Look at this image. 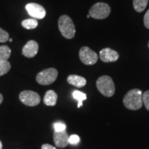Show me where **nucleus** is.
<instances>
[{
  "label": "nucleus",
  "mask_w": 149,
  "mask_h": 149,
  "mask_svg": "<svg viewBox=\"0 0 149 149\" xmlns=\"http://www.w3.org/2000/svg\"><path fill=\"white\" fill-rule=\"evenodd\" d=\"M123 103L126 109L131 111H137L142 107V92L138 88L130 90L124 95Z\"/></svg>",
  "instance_id": "nucleus-1"
},
{
  "label": "nucleus",
  "mask_w": 149,
  "mask_h": 149,
  "mask_svg": "<svg viewBox=\"0 0 149 149\" xmlns=\"http://www.w3.org/2000/svg\"><path fill=\"white\" fill-rule=\"evenodd\" d=\"M58 27L61 34L65 38L72 39L75 35V26L71 19L68 15L61 16L58 20Z\"/></svg>",
  "instance_id": "nucleus-2"
},
{
  "label": "nucleus",
  "mask_w": 149,
  "mask_h": 149,
  "mask_svg": "<svg viewBox=\"0 0 149 149\" xmlns=\"http://www.w3.org/2000/svg\"><path fill=\"white\" fill-rule=\"evenodd\" d=\"M97 88L104 96L112 97L115 94V86L113 79L108 75H103L100 77L97 80Z\"/></svg>",
  "instance_id": "nucleus-3"
},
{
  "label": "nucleus",
  "mask_w": 149,
  "mask_h": 149,
  "mask_svg": "<svg viewBox=\"0 0 149 149\" xmlns=\"http://www.w3.org/2000/svg\"><path fill=\"white\" fill-rule=\"evenodd\" d=\"M111 13V7L108 3L99 2L94 4L89 10V15L96 19L107 18Z\"/></svg>",
  "instance_id": "nucleus-4"
},
{
  "label": "nucleus",
  "mask_w": 149,
  "mask_h": 149,
  "mask_svg": "<svg viewBox=\"0 0 149 149\" xmlns=\"http://www.w3.org/2000/svg\"><path fill=\"white\" fill-rule=\"evenodd\" d=\"M58 71L54 68H49L39 72L37 74L36 80L41 85H50L57 79Z\"/></svg>",
  "instance_id": "nucleus-5"
},
{
  "label": "nucleus",
  "mask_w": 149,
  "mask_h": 149,
  "mask_svg": "<svg viewBox=\"0 0 149 149\" xmlns=\"http://www.w3.org/2000/svg\"><path fill=\"white\" fill-rule=\"evenodd\" d=\"M19 100L28 107H35L41 102L39 94L32 91H24L19 94Z\"/></svg>",
  "instance_id": "nucleus-6"
},
{
  "label": "nucleus",
  "mask_w": 149,
  "mask_h": 149,
  "mask_svg": "<svg viewBox=\"0 0 149 149\" xmlns=\"http://www.w3.org/2000/svg\"><path fill=\"white\" fill-rule=\"evenodd\" d=\"M79 59L85 65H93L98 61V55L95 52L87 46H84L79 50Z\"/></svg>",
  "instance_id": "nucleus-7"
},
{
  "label": "nucleus",
  "mask_w": 149,
  "mask_h": 149,
  "mask_svg": "<svg viewBox=\"0 0 149 149\" xmlns=\"http://www.w3.org/2000/svg\"><path fill=\"white\" fill-rule=\"evenodd\" d=\"M28 13L30 16L36 19H42L46 16V10L42 6L38 3H30L26 6Z\"/></svg>",
  "instance_id": "nucleus-8"
},
{
  "label": "nucleus",
  "mask_w": 149,
  "mask_h": 149,
  "mask_svg": "<svg viewBox=\"0 0 149 149\" xmlns=\"http://www.w3.org/2000/svg\"><path fill=\"white\" fill-rule=\"evenodd\" d=\"M100 57L104 62H115L120 57L117 51L110 48H105L100 52Z\"/></svg>",
  "instance_id": "nucleus-9"
},
{
  "label": "nucleus",
  "mask_w": 149,
  "mask_h": 149,
  "mask_svg": "<svg viewBox=\"0 0 149 149\" xmlns=\"http://www.w3.org/2000/svg\"><path fill=\"white\" fill-rule=\"evenodd\" d=\"M68 139H69V136L66 130L61 132H54L53 140L55 146L58 148H63L68 146L69 144Z\"/></svg>",
  "instance_id": "nucleus-10"
},
{
  "label": "nucleus",
  "mask_w": 149,
  "mask_h": 149,
  "mask_svg": "<svg viewBox=\"0 0 149 149\" xmlns=\"http://www.w3.org/2000/svg\"><path fill=\"white\" fill-rule=\"evenodd\" d=\"M39 45L34 40H31L28 42L22 49V55L28 58L34 57L38 53Z\"/></svg>",
  "instance_id": "nucleus-11"
},
{
  "label": "nucleus",
  "mask_w": 149,
  "mask_h": 149,
  "mask_svg": "<svg viewBox=\"0 0 149 149\" xmlns=\"http://www.w3.org/2000/svg\"><path fill=\"white\" fill-rule=\"evenodd\" d=\"M67 81L77 88H82L86 84V79L81 76L77 74H70L67 77Z\"/></svg>",
  "instance_id": "nucleus-12"
},
{
  "label": "nucleus",
  "mask_w": 149,
  "mask_h": 149,
  "mask_svg": "<svg viewBox=\"0 0 149 149\" xmlns=\"http://www.w3.org/2000/svg\"><path fill=\"white\" fill-rule=\"evenodd\" d=\"M57 95L55 91L53 90H49L46 93L44 97V103L46 106L53 107L57 103Z\"/></svg>",
  "instance_id": "nucleus-13"
},
{
  "label": "nucleus",
  "mask_w": 149,
  "mask_h": 149,
  "mask_svg": "<svg viewBox=\"0 0 149 149\" xmlns=\"http://www.w3.org/2000/svg\"><path fill=\"white\" fill-rule=\"evenodd\" d=\"M10 54L11 50L8 46L2 45L0 46V62L8 60Z\"/></svg>",
  "instance_id": "nucleus-14"
},
{
  "label": "nucleus",
  "mask_w": 149,
  "mask_h": 149,
  "mask_svg": "<svg viewBox=\"0 0 149 149\" xmlns=\"http://www.w3.org/2000/svg\"><path fill=\"white\" fill-rule=\"evenodd\" d=\"M148 0H133V7L138 13H141L145 10L148 5Z\"/></svg>",
  "instance_id": "nucleus-15"
},
{
  "label": "nucleus",
  "mask_w": 149,
  "mask_h": 149,
  "mask_svg": "<svg viewBox=\"0 0 149 149\" xmlns=\"http://www.w3.org/2000/svg\"><path fill=\"white\" fill-rule=\"evenodd\" d=\"M72 97L74 100H76L78 102L77 108H80L83 105V101L86 100V95L81 91H74L72 93Z\"/></svg>",
  "instance_id": "nucleus-16"
},
{
  "label": "nucleus",
  "mask_w": 149,
  "mask_h": 149,
  "mask_svg": "<svg viewBox=\"0 0 149 149\" xmlns=\"http://www.w3.org/2000/svg\"><path fill=\"white\" fill-rule=\"evenodd\" d=\"M22 26L26 29H34L35 28H37V26H38V22H37L36 19L34 18L27 19L24 20V21L22 22Z\"/></svg>",
  "instance_id": "nucleus-17"
},
{
  "label": "nucleus",
  "mask_w": 149,
  "mask_h": 149,
  "mask_svg": "<svg viewBox=\"0 0 149 149\" xmlns=\"http://www.w3.org/2000/svg\"><path fill=\"white\" fill-rule=\"evenodd\" d=\"M10 68V64L8 61L0 62V76L4 75L5 74L8 73Z\"/></svg>",
  "instance_id": "nucleus-18"
},
{
  "label": "nucleus",
  "mask_w": 149,
  "mask_h": 149,
  "mask_svg": "<svg viewBox=\"0 0 149 149\" xmlns=\"http://www.w3.org/2000/svg\"><path fill=\"white\" fill-rule=\"evenodd\" d=\"M142 100L146 109L149 111V90L142 93Z\"/></svg>",
  "instance_id": "nucleus-19"
},
{
  "label": "nucleus",
  "mask_w": 149,
  "mask_h": 149,
  "mask_svg": "<svg viewBox=\"0 0 149 149\" xmlns=\"http://www.w3.org/2000/svg\"><path fill=\"white\" fill-rule=\"evenodd\" d=\"M9 40L8 33L5 31L4 30L0 28V42L4 43L6 42Z\"/></svg>",
  "instance_id": "nucleus-20"
},
{
  "label": "nucleus",
  "mask_w": 149,
  "mask_h": 149,
  "mask_svg": "<svg viewBox=\"0 0 149 149\" xmlns=\"http://www.w3.org/2000/svg\"><path fill=\"white\" fill-rule=\"evenodd\" d=\"M54 129L56 132H61L66 130V124L62 122H57L54 124Z\"/></svg>",
  "instance_id": "nucleus-21"
},
{
  "label": "nucleus",
  "mask_w": 149,
  "mask_h": 149,
  "mask_svg": "<svg viewBox=\"0 0 149 149\" xmlns=\"http://www.w3.org/2000/svg\"><path fill=\"white\" fill-rule=\"evenodd\" d=\"M79 137L77 135H72L70 136L68 139V142L70 144H76L79 143Z\"/></svg>",
  "instance_id": "nucleus-22"
},
{
  "label": "nucleus",
  "mask_w": 149,
  "mask_h": 149,
  "mask_svg": "<svg viewBox=\"0 0 149 149\" xmlns=\"http://www.w3.org/2000/svg\"><path fill=\"white\" fill-rule=\"evenodd\" d=\"M144 24L145 27H146V29H149V10L147 11L144 15Z\"/></svg>",
  "instance_id": "nucleus-23"
},
{
  "label": "nucleus",
  "mask_w": 149,
  "mask_h": 149,
  "mask_svg": "<svg viewBox=\"0 0 149 149\" xmlns=\"http://www.w3.org/2000/svg\"><path fill=\"white\" fill-rule=\"evenodd\" d=\"M42 149H57L55 147H54L52 145L49 144H43L42 146Z\"/></svg>",
  "instance_id": "nucleus-24"
},
{
  "label": "nucleus",
  "mask_w": 149,
  "mask_h": 149,
  "mask_svg": "<svg viewBox=\"0 0 149 149\" xmlns=\"http://www.w3.org/2000/svg\"><path fill=\"white\" fill-rule=\"evenodd\" d=\"M2 102H3V95L0 93V104L2 103Z\"/></svg>",
  "instance_id": "nucleus-25"
},
{
  "label": "nucleus",
  "mask_w": 149,
  "mask_h": 149,
  "mask_svg": "<svg viewBox=\"0 0 149 149\" xmlns=\"http://www.w3.org/2000/svg\"><path fill=\"white\" fill-rule=\"evenodd\" d=\"M0 149H2V143H1V140H0Z\"/></svg>",
  "instance_id": "nucleus-26"
},
{
  "label": "nucleus",
  "mask_w": 149,
  "mask_h": 149,
  "mask_svg": "<svg viewBox=\"0 0 149 149\" xmlns=\"http://www.w3.org/2000/svg\"><path fill=\"white\" fill-rule=\"evenodd\" d=\"M9 42H13V39H9Z\"/></svg>",
  "instance_id": "nucleus-27"
},
{
  "label": "nucleus",
  "mask_w": 149,
  "mask_h": 149,
  "mask_svg": "<svg viewBox=\"0 0 149 149\" xmlns=\"http://www.w3.org/2000/svg\"><path fill=\"white\" fill-rule=\"evenodd\" d=\"M148 48H149V42H148Z\"/></svg>",
  "instance_id": "nucleus-28"
}]
</instances>
